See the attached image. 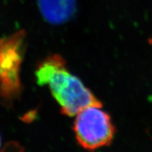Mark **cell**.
<instances>
[{
  "label": "cell",
  "mask_w": 152,
  "mask_h": 152,
  "mask_svg": "<svg viewBox=\"0 0 152 152\" xmlns=\"http://www.w3.org/2000/svg\"><path fill=\"white\" fill-rule=\"evenodd\" d=\"M37 84L48 85L63 113L73 116L87 106L101 104L80 80L72 75L58 55L49 56L36 71Z\"/></svg>",
  "instance_id": "obj_1"
},
{
  "label": "cell",
  "mask_w": 152,
  "mask_h": 152,
  "mask_svg": "<svg viewBox=\"0 0 152 152\" xmlns=\"http://www.w3.org/2000/svg\"><path fill=\"white\" fill-rule=\"evenodd\" d=\"M42 16L51 24L69 20L76 11V0H37Z\"/></svg>",
  "instance_id": "obj_4"
},
{
  "label": "cell",
  "mask_w": 152,
  "mask_h": 152,
  "mask_svg": "<svg viewBox=\"0 0 152 152\" xmlns=\"http://www.w3.org/2000/svg\"><path fill=\"white\" fill-rule=\"evenodd\" d=\"M74 132L77 142L85 149H97L111 143L114 128L102 104L87 106L75 115Z\"/></svg>",
  "instance_id": "obj_2"
},
{
  "label": "cell",
  "mask_w": 152,
  "mask_h": 152,
  "mask_svg": "<svg viewBox=\"0 0 152 152\" xmlns=\"http://www.w3.org/2000/svg\"><path fill=\"white\" fill-rule=\"evenodd\" d=\"M0 143H1V141H0Z\"/></svg>",
  "instance_id": "obj_5"
},
{
  "label": "cell",
  "mask_w": 152,
  "mask_h": 152,
  "mask_svg": "<svg viewBox=\"0 0 152 152\" xmlns=\"http://www.w3.org/2000/svg\"><path fill=\"white\" fill-rule=\"evenodd\" d=\"M24 31L0 39V94L4 99L15 97L20 90L19 69L23 58Z\"/></svg>",
  "instance_id": "obj_3"
}]
</instances>
